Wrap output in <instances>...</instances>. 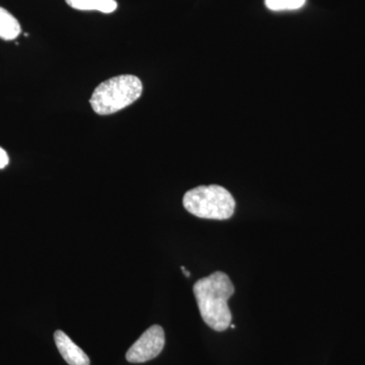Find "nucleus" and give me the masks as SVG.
Returning <instances> with one entry per match:
<instances>
[{
  "mask_svg": "<svg viewBox=\"0 0 365 365\" xmlns=\"http://www.w3.org/2000/svg\"><path fill=\"white\" fill-rule=\"evenodd\" d=\"M165 331L158 325L151 326L129 348L126 353L127 361L131 364H143L155 359L165 347Z\"/></svg>",
  "mask_w": 365,
  "mask_h": 365,
  "instance_id": "obj_4",
  "label": "nucleus"
},
{
  "mask_svg": "<svg viewBox=\"0 0 365 365\" xmlns=\"http://www.w3.org/2000/svg\"><path fill=\"white\" fill-rule=\"evenodd\" d=\"M54 340L60 354L67 364L69 365L91 364L88 355L66 333L60 330L56 331L54 333Z\"/></svg>",
  "mask_w": 365,
  "mask_h": 365,
  "instance_id": "obj_5",
  "label": "nucleus"
},
{
  "mask_svg": "<svg viewBox=\"0 0 365 365\" xmlns=\"http://www.w3.org/2000/svg\"><path fill=\"white\" fill-rule=\"evenodd\" d=\"M9 163V158L6 151L0 148V170L4 169Z\"/></svg>",
  "mask_w": 365,
  "mask_h": 365,
  "instance_id": "obj_9",
  "label": "nucleus"
},
{
  "mask_svg": "<svg viewBox=\"0 0 365 365\" xmlns=\"http://www.w3.org/2000/svg\"><path fill=\"white\" fill-rule=\"evenodd\" d=\"M307 0H265V6L272 11H297L306 4Z\"/></svg>",
  "mask_w": 365,
  "mask_h": 365,
  "instance_id": "obj_8",
  "label": "nucleus"
},
{
  "mask_svg": "<svg viewBox=\"0 0 365 365\" xmlns=\"http://www.w3.org/2000/svg\"><path fill=\"white\" fill-rule=\"evenodd\" d=\"M182 205L197 217L225 220L234 215L235 200L227 189L210 185L190 190L182 198Z\"/></svg>",
  "mask_w": 365,
  "mask_h": 365,
  "instance_id": "obj_3",
  "label": "nucleus"
},
{
  "mask_svg": "<svg viewBox=\"0 0 365 365\" xmlns=\"http://www.w3.org/2000/svg\"><path fill=\"white\" fill-rule=\"evenodd\" d=\"M182 272H184L185 275L187 276V277H190V272L189 271H187L186 269H185V267H182Z\"/></svg>",
  "mask_w": 365,
  "mask_h": 365,
  "instance_id": "obj_10",
  "label": "nucleus"
},
{
  "mask_svg": "<svg viewBox=\"0 0 365 365\" xmlns=\"http://www.w3.org/2000/svg\"><path fill=\"white\" fill-rule=\"evenodd\" d=\"M230 328H232V329H235V325H232V324H230Z\"/></svg>",
  "mask_w": 365,
  "mask_h": 365,
  "instance_id": "obj_11",
  "label": "nucleus"
},
{
  "mask_svg": "<svg viewBox=\"0 0 365 365\" xmlns=\"http://www.w3.org/2000/svg\"><path fill=\"white\" fill-rule=\"evenodd\" d=\"M21 32L19 21L4 7H0V38L6 41L14 40Z\"/></svg>",
  "mask_w": 365,
  "mask_h": 365,
  "instance_id": "obj_7",
  "label": "nucleus"
},
{
  "mask_svg": "<svg viewBox=\"0 0 365 365\" xmlns=\"http://www.w3.org/2000/svg\"><path fill=\"white\" fill-rule=\"evenodd\" d=\"M66 4L78 11H98L111 14L117 9L116 0H66Z\"/></svg>",
  "mask_w": 365,
  "mask_h": 365,
  "instance_id": "obj_6",
  "label": "nucleus"
},
{
  "mask_svg": "<svg viewBox=\"0 0 365 365\" xmlns=\"http://www.w3.org/2000/svg\"><path fill=\"white\" fill-rule=\"evenodd\" d=\"M194 295L206 325L216 332H223L232 324L227 302L235 294V287L227 274L215 272L197 281Z\"/></svg>",
  "mask_w": 365,
  "mask_h": 365,
  "instance_id": "obj_1",
  "label": "nucleus"
},
{
  "mask_svg": "<svg viewBox=\"0 0 365 365\" xmlns=\"http://www.w3.org/2000/svg\"><path fill=\"white\" fill-rule=\"evenodd\" d=\"M143 86L135 76L124 74L101 83L93 91L90 100L98 115H111L125 109L140 98Z\"/></svg>",
  "mask_w": 365,
  "mask_h": 365,
  "instance_id": "obj_2",
  "label": "nucleus"
}]
</instances>
